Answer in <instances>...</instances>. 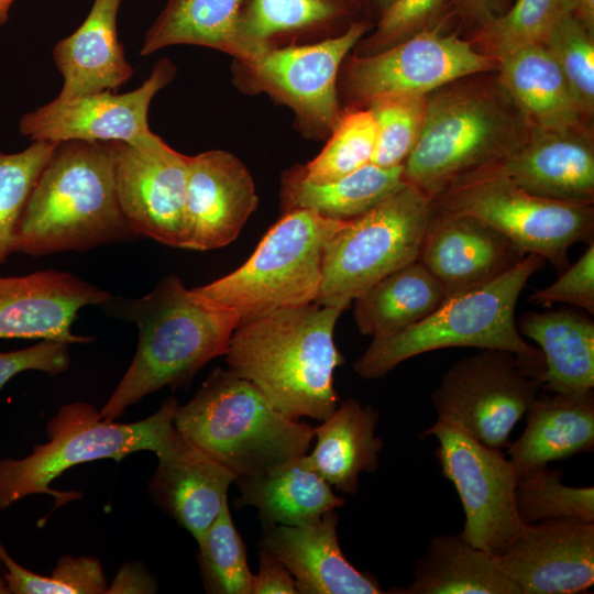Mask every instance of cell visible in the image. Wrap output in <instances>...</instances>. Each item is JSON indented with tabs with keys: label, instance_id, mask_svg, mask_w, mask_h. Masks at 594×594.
<instances>
[{
	"label": "cell",
	"instance_id": "6da1fadb",
	"mask_svg": "<svg viewBox=\"0 0 594 594\" xmlns=\"http://www.w3.org/2000/svg\"><path fill=\"white\" fill-rule=\"evenodd\" d=\"M342 311L310 302L242 321L224 354L229 370L283 415L324 420L339 405L333 374L344 358L333 334Z\"/></svg>",
	"mask_w": 594,
	"mask_h": 594
},
{
	"label": "cell",
	"instance_id": "7a4b0ae2",
	"mask_svg": "<svg viewBox=\"0 0 594 594\" xmlns=\"http://www.w3.org/2000/svg\"><path fill=\"white\" fill-rule=\"evenodd\" d=\"M114 169L112 142H59L20 216L12 253L81 251L133 234L118 201Z\"/></svg>",
	"mask_w": 594,
	"mask_h": 594
},
{
	"label": "cell",
	"instance_id": "3957f363",
	"mask_svg": "<svg viewBox=\"0 0 594 594\" xmlns=\"http://www.w3.org/2000/svg\"><path fill=\"white\" fill-rule=\"evenodd\" d=\"M139 327V343L123 377L100 410L116 420L125 409L165 386L186 387L212 359L224 355L239 317L188 289L176 275L125 305Z\"/></svg>",
	"mask_w": 594,
	"mask_h": 594
},
{
	"label": "cell",
	"instance_id": "277c9868",
	"mask_svg": "<svg viewBox=\"0 0 594 594\" xmlns=\"http://www.w3.org/2000/svg\"><path fill=\"white\" fill-rule=\"evenodd\" d=\"M473 76L428 95L421 134L403 164L404 180L431 199L507 156L532 129L497 78Z\"/></svg>",
	"mask_w": 594,
	"mask_h": 594
},
{
	"label": "cell",
	"instance_id": "5b68a950",
	"mask_svg": "<svg viewBox=\"0 0 594 594\" xmlns=\"http://www.w3.org/2000/svg\"><path fill=\"white\" fill-rule=\"evenodd\" d=\"M546 260L527 254L504 275L479 287L448 297L428 317L387 337L373 339L354 362L364 380L381 378L402 362L435 350L471 346L516 354L537 374L544 361L539 349L520 334L515 319L519 295Z\"/></svg>",
	"mask_w": 594,
	"mask_h": 594
},
{
	"label": "cell",
	"instance_id": "8992f818",
	"mask_svg": "<svg viewBox=\"0 0 594 594\" xmlns=\"http://www.w3.org/2000/svg\"><path fill=\"white\" fill-rule=\"evenodd\" d=\"M174 426L237 477L299 458L314 439V427L283 415L253 383L221 367L178 405Z\"/></svg>",
	"mask_w": 594,
	"mask_h": 594
},
{
	"label": "cell",
	"instance_id": "52a82bcc",
	"mask_svg": "<svg viewBox=\"0 0 594 594\" xmlns=\"http://www.w3.org/2000/svg\"><path fill=\"white\" fill-rule=\"evenodd\" d=\"M178 405L169 397L150 417L128 424L102 418L88 403L64 405L47 424V442L35 446L25 458L0 460V513L34 494L54 496L53 509L81 497L78 492L51 488L55 479L77 464L100 459L119 462L138 451L156 453L175 428Z\"/></svg>",
	"mask_w": 594,
	"mask_h": 594
},
{
	"label": "cell",
	"instance_id": "ba28073f",
	"mask_svg": "<svg viewBox=\"0 0 594 594\" xmlns=\"http://www.w3.org/2000/svg\"><path fill=\"white\" fill-rule=\"evenodd\" d=\"M346 222L308 209L284 212L244 264L193 289L212 306L235 314L240 323L314 302L321 287L324 245Z\"/></svg>",
	"mask_w": 594,
	"mask_h": 594
},
{
	"label": "cell",
	"instance_id": "9c48e42d",
	"mask_svg": "<svg viewBox=\"0 0 594 594\" xmlns=\"http://www.w3.org/2000/svg\"><path fill=\"white\" fill-rule=\"evenodd\" d=\"M433 215L432 199L406 183L348 221L324 245L314 302L344 310L377 282L417 261Z\"/></svg>",
	"mask_w": 594,
	"mask_h": 594
},
{
	"label": "cell",
	"instance_id": "30bf717a",
	"mask_svg": "<svg viewBox=\"0 0 594 594\" xmlns=\"http://www.w3.org/2000/svg\"><path fill=\"white\" fill-rule=\"evenodd\" d=\"M437 211L469 215L495 227L526 254H537L559 272L569 249L594 241L593 205L541 197L499 179L454 186L432 199Z\"/></svg>",
	"mask_w": 594,
	"mask_h": 594
},
{
	"label": "cell",
	"instance_id": "8fae6325",
	"mask_svg": "<svg viewBox=\"0 0 594 594\" xmlns=\"http://www.w3.org/2000/svg\"><path fill=\"white\" fill-rule=\"evenodd\" d=\"M540 391L539 375L516 354L482 349L455 361L430 400L438 419L503 450Z\"/></svg>",
	"mask_w": 594,
	"mask_h": 594
},
{
	"label": "cell",
	"instance_id": "7c38bea8",
	"mask_svg": "<svg viewBox=\"0 0 594 594\" xmlns=\"http://www.w3.org/2000/svg\"><path fill=\"white\" fill-rule=\"evenodd\" d=\"M369 28V21L362 20L331 37L235 59V82L245 92H264L289 107L305 131L331 133L342 113L338 97L341 65Z\"/></svg>",
	"mask_w": 594,
	"mask_h": 594
},
{
	"label": "cell",
	"instance_id": "4fadbf2b",
	"mask_svg": "<svg viewBox=\"0 0 594 594\" xmlns=\"http://www.w3.org/2000/svg\"><path fill=\"white\" fill-rule=\"evenodd\" d=\"M421 438L435 437L442 475L455 487L464 512L460 536L492 556L501 554L522 531L516 508L518 472L502 451L437 419Z\"/></svg>",
	"mask_w": 594,
	"mask_h": 594
},
{
	"label": "cell",
	"instance_id": "5bb4252c",
	"mask_svg": "<svg viewBox=\"0 0 594 594\" xmlns=\"http://www.w3.org/2000/svg\"><path fill=\"white\" fill-rule=\"evenodd\" d=\"M442 23L388 48L345 57L342 86L356 106L391 95H429L464 77L496 72L498 61Z\"/></svg>",
	"mask_w": 594,
	"mask_h": 594
},
{
	"label": "cell",
	"instance_id": "9a60e30c",
	"mask_svg": "<svg viewBox=\"0 0 594 594\" xmlns=\"http://www.w3.org/2000/svg\"><path fill=\"white\" fill-rule=\"evenodd\" d=\"M176 67L168 58L160 59L148 78L125 94L100 91L70 99L55 98L24 113L19 131L34 141L124 142L145 145L156 139L147 114L154 96L172 81Z\"/></svg>",
	"mask_w": 594,
	"mask_h": 594
},
{
	"label": "cell",
	"instance_id": "2e32d148",
	"mask_svg": "<svg viewBox=\"0 0 594 594\" xmlns=\"http://www.w3.org/2000/svg\"><path fill=\"white\" fill-rule=\"evenodd\" d=\"M112 145L118 201L132 233L183 249L188 155L158 135L145 145Z\"/></svg>",
	"mask_w": 594,
	"mask_h": 594
},
{
	"label": "cell",
	"instance_id": "e0dca14e",
	"mask_svg": "<svg viewBox=\"0 0 594 594\" xmlns=\"http://www.w3.org/2000/svg\"><path fill=\"white\" fill-rule=\"evenodd\" d=\"M497 565L521 594H574L594 584V521L554 518L526 525Z\"/></svg>",
	"mask_w": 594,
	"mask_h": 594
},
{
	"label": "cell",
	"instance_id": "ac0fdd59",
	"mask_svg": "<svg viewBox=\"0 0 594 594\" xmlns=\"http://www.w3.org/2000/svg\"><path fill=\"white\" fill-rule=\"evenodd\" d=\"M482 179H499L550 199L593 205L594 146L590 130L531 129L507 156L454 186Z\"/></svg>",
	"mask_w": 594,
	"mask_h": 594
},
{
	"label": "cell",
	"instance_id": "d6986e66",
	"mask_svg": "<svg viewBox=\"0 0 594 594\" xmlns=\"http://www.w3.org/2000/svg\"><path fill=\"white\" fill-rule=\"evenodd\" d=\"M258 204L246 166L232 153L188 156L183 249L208 251L234 241Z\"/></svg>",
	"mask_w": 594,
	"mask_h": 594
},
{
	"label": "cell",
	"instance_id": "ffe728a7",
	"mask_svg": "<svg viewBox=\"0 0 594 594\" xmlns=\"http://www.w3.org/2000/svg\"><path fill=\"white\" fill-rule=\"evenodd\" d=\"M526 255L510 238L485 221L435 209L418 260L448 298L504 275Z\"/></svg>",
	"mask_w": 594,
	"mask_h": 594
},
{
	"label": "cell",
	"instance_id": "44dd1931",
	"mask_svg": "<svg viewBox=\"0 0 594 594\" xmlns=\"http://www.w3.org/2000/svg\"><path fill=\"white\" fill-rule=\"evenodd\" d=\"M110 299L108 292L66 272L0 276V339L90 342L91 338L74 334L72 323L81 308Z\"/></svg>",
	"mask_w": 594,
	"mask_h": 594
},
{
	"label": "cell",
	"instance_id": "7402d4cb",
	"mask_svg": "<svg viewBox=\"0 0 594 594\" xmlns=\"http://www.w3.org/2000/svg\"><path fill=\"white\" fill-rule=\"evenodd\" d=\"M155 454L158 463L148 494L198 543L218 516L237 475L176 428Z\"/></svg>",
	"mask_w": 594,
	"mask_h": 594
},
{
	"label": "cell",
	"instance_id": "603a6c76",
	"mask_svg": "<svg viewBox=\"0 0 594 594\" xmlns=\"http://www.w3.org/2000/svg\"><path fill=\"white\" fill-rule=\"evenodd\" d=\"M336 509L302 526L262 522L258 547L271 551L294 578L298 594H381L378 581L356 570L338 540Z\"/></svg>",
	"mask_w": 594,
	"mask_h": 594
},
{
	"label": "cell",
	"instance_id": "cb8c5ba5",
	"mask_svg": "<svg viewBox=\"0 0 594 594\" xmlns=\"http://www.w3.org/2000/svg\"><path fill=\"white\" fill-rule=\"evenodd\" d=\"M371 8L369 0H243L234 59L255 57L288 40L294 44V40L338 35L366 20L364 13Z\"/></svg>",
	"mask_w": 594,
	"mask_h": 594
},
{
	"label": "cell",
	"instance_id": "d4e9b609",
	"mask_svg": "<svg viewBox=\"0 0 594 594\" xmlns=\"http://www.w3.org/2000/svg\"><path fill=\"white\" fill-rule=\"evenodd\" d=\"M121 0H95L81 25L53 50L63 76L57 99L116 91L133 75L119 41L117 18Z\"/></svg>",
	"mask_w": 594,
	"mask_h": 594
},
{
	"label": "cell",
	"instance_id": "484cf974",
	"mask_svg": "<svg viewBox=\"0 0 594 594\" xmlns=\"http://www.w3.org/2000/svg\"><path fill=\"white\" fill-rule=\"evenodd\" d=\"M526 427L507 446L518 475L594 449V392L541 389L527 413Z\"/></svg>",
	"mask_w": 594,
	"mask_h": 594
},
{
	"label": "cell",
	"instance_id": "4316f807",
	"mask_svg": "<svg viewBox=\"0 0 594 594\" xmlns=\"http://www.w3.org/2000/svg\"><path fill=\"white\" fill-rule=\"evenodd\" d=\"M497 61V81L530 128L588 129L562 70L543 44L517 48Z\"/></svg>",
	"mask_w": 594,
	"mask_h": 594
},
{
	"label": "cell",
	"instance_id": "83f0119b",
	"mask_svg": "<svg viewBox=\"0 0 594 594\" xmlns=\"http://www.w3.org/2000/svg\"><path fill=\"white\" fill-rule=\"evenodd\" d=\"M234 506H253L261 522L302 526L316 522L344 505L331 486L311 469L307 454L257 473L239 476Z\"/></svg>",
	"mask_w": 594,
	"mask_h": 594
},
{
	"label": "cell",
	"instance_id": "f1b7e54d",
	"mask_svg": "<svg viewBox=\"0 0 594 594\" xmlns=\"http://www.w3.org/2000/svg\"><path fill=\"white\" fill-rule=\"evenodd\" d=\"M380 415L372 405L363 406L354 398L342 402L318 427L316 444L308 462L330 486L346 494H356L362 472L373 473L380 464L384 447L375 436Z\"/></svg>",
	"mask_w": 594,
	"mask_h": 594
},
{
	"label": "cell",
	"instance_id": "f546056e",
	"mask_svg": "<svg viewBox=\"0 0 594 594\" xmlns=\"http://www.w3.org/2000/svg\"><path fill=\"white\" fill-rule=\"evenodd\" d=\"M572 309L528 311L517 322L522 337L539 345L544 367L541 389L581 393L594 389V321Z\"/></svg>",
	"mask_w": 594,
	"mask_h": 594
},
{
	"label": "cell",
	"instance_id": "4dcf8cb0",
	"mask_svg": "<svg viewBox=\"0 0 594 594\" xmlns=\"http://www.w3.org/2000/svg\"><path fill=\"white\" fill-rule=\"evenodd\" d=\"M393 594H521L494 556L460 535H436L416 561L413 580Z\"/></svg>",
	"mask_w": 594,
	"mask_h": 594
},
{
	"label": "cell",
	"instance_id": "1f68e13d",
	"mask_svg": "<svg viewBox=\"0 0 594 594\" xmlns=\"http://www.w3.org/2000/svg\"><path fill=\"white\" fill-rule=\"evenodd\" d=\"M405 184L403 166L381 167L369 163L326 183L305 179L298 166H295L282 177V207L284 212L308 209L329 219L350 221L371 210Z\"/></svg>",
	"mask_w": 594,
	"mask_h": 594
},
{
	"label": "cell",
	"instance_id": "d6a6232c",
	"mask_svg": "<svg viewBox=\"0 0 594 594\" xmlns=\"http://www.w3.org/2000/svg\"><path fill=\"white\" fill-rule=\"evenodd\" d=\"M444 299L441 285L417 260L391 273L355 298L354 321L362 334L384 338L425 319Z\"/></svg>",
	"mask_w": 594,
	"mask_h": 594
},
{
	"label": "cell",
	"instance_id": "836d02e7",
	"mask_svg": "<svg viewBox=\"0 0 594 594\" xmlns=\"http://www.w3.org/2000/svg\"><path fill=\"white\" fill-rule=\"evenodd\" d=\"M243 0H167L146 31L141 55L172 45L215 48L237 58V26Z\"/></svg>",
	"mask_w": 594,
	"mask_h": 594
},
{
	"label": "cell",
	"instance_id": "e575fe53",
	"mask_svg": "<svg viewBox=\"0 0 594 594\" xmlns=\"http://www.w3.org/2000/svg\"><path fill=\"white\" fill-rule=\"evenodd\" d=\"M198 547L199 570L207 593L251 594L253 573L245 544L232 521L228 497Z\"/></svg>",
	"mask_w": 594,
	"mask_h": 594
},
{
	"label": "cell",
	"instance_id": "d590c367",
	"mask_svg": "<svg viewBox=\"0 0 594 594\" xmlns=\"http://www.w3.org/2000/svg\"><path fill=\"white\" fill-rule=\"evenodd\" d=\"M561 469L542 466L520 474L516 484V508L526 525L554 518L594 521V487L569 486Z\"/></svg>",
	"mask_w": 594,
	"mask_h": 594
},
{
	"label": "cell",
	"instance_id": "8d00e7d4",
	"mask_svg": "<svg viewBox=\"0 0 594 594\" xmlns=\"http://www.w3.org/2000/svg\"><path fill=\"white\" fill-rule=\"evenodd\" d=\"M376 141L375 121L370 109L342 111L322 151L306 165L301 176L312 183L339 179L371 163Z\"/></svg>",
	"mask_w": 594,
	"mask_h": 594
},
{
	"label": "cell",
	"instance_id": "74e56055",
	"mask_svg": "<svg viewBox=\"0 0 594 594\" xmlns=\"http://www.w3.org/2000/svg\"><path fill=\"white\" fill-rule=\"evenodd\" d=\"M565 10H572L569 0H517L505 13L477 28L472 43L496 59L517 48L542 44Z\"/></svg>",
	"mask_w": 594,
	"mask_h": 594
},
{
	"label": "cell",
	"instance_id": "f35d334b",
	"mask_svg": "<svg viewBox=\"0 0 594 594\" xmlns=\"http://www.w3.org/2000/svg\"><path fill=\"white\" fill-rule=\"evenodd\" d=\"M428 95H391L374 99L366 108L375 121L376 141L371 163L403 166L421 134Z\"/></svg>",
	"mask_w": 594,
	"mask_h": 594
},
{
	"label": "cell",
	"instance_id": "ab89813d",
	"mask_svg": "<svg viewBox=\"0 0 594 594\" xmlns=\"http://www.w3.org/2000/svg\"><path fill=\"white\" fill-rule=\"evenodd\" d=\"M9 594H103L108 584L100 561L89 556H64L52 574L41 575L20 565L0 541Z\"/></svg>",
	"mask_w": 594,
	"mask_h": 594
},
{
	"label": "cell",
	"instance_id": "60d3db41",
	"mask_svg": "<svg viewBox=\"0 0 594 594\" xmlns=\"http://www.w3.org/2000/svg\"><path fill=\"white\" fill-rule=\"evenodd\" d=\"M542 44L558 63L588 122L594 111V33L586 29L572 10H565Z\"/></svg>",
	"mask_w": 594,
	"mask_h": 594
},
{
	"label": "cell",
	"instance_id": "b9f144b4",
	"mask_svg": "<svg viewBox=\"0 0 594 594\" xmlns=\"http://www.w3.org/2000/svg\"><path fill=\"white\" fill-rule=\"evenodd\" d=\"M57 144L34 141L18 153L0 152V267L12 253L20 216L41 170Z\"/></svg>",
	"mask_w": 594,
	"mask_h": 594
},
{
	"label": "cell",
	"instance_id": "7bdbcfd3",
	"mask_svg": "<svg viewBox=\"0 0 594 594\" xmlns=\"http://www.w3.org/2000/svg\"><path fill=\"white\" fill-rule=\"evenodd\" d=\"M450 0H393L355 55H370L443 22Z\"/></svg>",
	"mask_w": 594,
	"mask_h": 594
},
{
	"label": "cell",
	"instance_id": "ee69618b",
	"mask_svg": "<svg viewBox=\"0 0 594 594\" xmlns=\"http://www.w3.org/2000/svg\"><path fill=\"white\" fill-rule=\"evenodd\" d=\"M530 301L550 305L563 302L594 314V241L582 256L569 265L552 284L536 290Z\"/></svg>",
	"mask_w": 594,
	"mask_h": 594
},
{
	"label": "cell",
	"instance_id": "f6af8a7d",
	"mask_svg": "<svg viewBox=\"0 0 594 594\" xmlns=\"http://www.w3.org/2000/svg\"><path fill=\"white\" fill-rule=\"evenodd\" d=\"M68 343L44 339L20 350L0 352V388L24 371H41L50 375L65 372L69 366Z\"/></svg>",
	"mask_w": 594,
	"mask_h": 594
},
{
	"label": "cell",
	"instance_id": "bcb514c9",
	"mask_svg": "<svg viewBox=\"0 0 594 594\" xmlns=\"http://www.w3.org/2000/svg\"><path fill=\"white\" fill-rule=\"evenodd\" d=\"M251 594H298L290 572L265 548L260 547L258 572L252 575Z\"/></svg>",
	"mask_w": 594,
	"mask_h": 594
},
{
	"label": "cell",
	"instance_id": "7dc6e473",
	"mask_svg": "<svg viewBox=\"0 0 594 594\" xmlns=\"http://www.w3.org/2000/svg\"><path fill=\"white\" fill-rule=\"evenodd\" d=\"M455 13L475 26V30L491 19L505 13L509 8V0H450Z\"/></svg>",
	"mask_w": 594,
	"mask_h": 594
},
{
	"label": "cell",
	"instance_id": "c3c4849f",
	"mask_svg": "<svg viewBox=\"0 0 594 594\" xmlns=\"http://www.w3.org/2000/svg\"><path fill=\"white\" fill-rule=\"evenodd\" d=\"M157 585L145 568L128 563L121 568L107 593H155Z\"/></svg>",
	"mask_w": 594,
	"mask_h": 594
},
{
	"label": "cell",
	"instance_id": "681fc988",
	"mask_svg": "<svg viewBox=\"0 0 594 594\" xmlns=\"http://www.w3.org/2000/svg\"><path fill=\"white\" fill-rule=\"evenodd\" d=\"M573 13L594 33V0H569Z\"/></svg>",
	"mask_w": 594,
	"mask_h": 594
},
{
	"label": "cell",
	"instance_id": "f907efd6",
	"mask_svg": "<svg viewBox=\"0 0 594 594\" xmlns=\"http://www.w3.org/2000/svg\"><path fill=\"white\" fill-rule=\"evenodd\" d=\"M14 0H0V25L4 24L9 19V10Z\"/></svg>",
	"mask_w": 594,
	"mask_h": 594
},
{
	"label": "cell",
	"instance_id": "816d5d0a",
	"mask_svg": "<svg viewBox=\"0 0 594 594\" xmlns=\"http://www.w3.org/2000/svg\"><path fill=\"white\" fill-rule=\"evenodd\" d=\"M372 8L378 10L381 14L392 2L393 0H369Z\"/></svg>",
	"mask_w": 594,
	"mask_h": 594
},
{
	"label": "cell",
	"instance_id": "f5cc1de1",
	"mask_svg": "<svg viewBox=\"0 0 594 594\" xmlns=\"http://www.w3.org/2000/svg\"><path fill=\"white\" fill-rule=\"evenodd\" d=\"M1 564V559H0ZM0 594H9L4 579L0 578Z\"/></svg>",
	"mask_w": 594,
	"mask_h": 594
}]
</instances>
